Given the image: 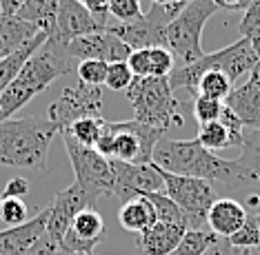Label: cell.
<instances>
[{
  "label": "cell",
  "mask_w": 260,
  "mask_h": 255,
  "mask_svg": "<svg viewBox=\"0 0 260 255\" xmlns=\"http://www.w3.org/2000/svg\"><path fill=\"white\" fill-rule=\"evenodd\" d=\"M60 129L47 118H11L0 122V169L45 171L54 135Z\"/></svg>",
  "instance_id": "1"
},
{
  "label": "cell",
  "mask_w": 260,
  "mask_h": 255,
  "mask_svg": "<svg viewBox=\"0 0 260 255\" xmlns=\"http://www.w3.org/2000/svg\"><path fill=\"white\" fill-rule=\"evenodd\" d=\"M74 69V60L69 58L62 43H56L47 35L45 45L27 60L11 85L0 96V122L11 120L16 111H20L27 102H31L38 93H43L56 78L69 74Z\"/></svg>",
  "instance_id": "2"
},
{
  "label": "cell",
  "mask_w": 260,
  "mask_h": 255,
  "mask_svg": "<svg viewBox=\"0 0 260 255\" xmlns=\"http://www.w3.org/2000/svg\"><path fill=\"white\" fill-rule=\"evenodd\" d=\"M153 164L162 171L185 177H200L207 182H232L236 180V162L222 160L216 153L207 151L200 142L193 140H169L162 138L153 149Z\"/></svg>",
  "instance_id": "3"
},
{
  "label": "cell",
  "mask_w": 260,
  "mask_h": 255,
  "mask_svg": "<svg viewBox=\"0 0 260 255\" xmlns=\"http://www.w3.org/2000/svg\"><path fill=\"white\" fill-rule=\"evenodd\" d=\"M260 56L253 51V47L245 38L236 40L227 45L224 49H218L214 53H205L200 60L191 64H180L169 74V85L171 89H187L189 96L196 98V87L198 80L203 78L207 71H222L232 80L240 78L245 74H251L253 67L258 64Z\"/></svg>",
  "instance_id": "4"
},
{
  "label": "cell",
  "mask_w": 260,
  "mask_h": 255,
  "mask_svg": "<svg viewBox=\"0 0 260 255\" xmlns=\"http://www.w3.org/2000/svg\"><path fill=\"white\" fill-rule=\"evenodd\" d=\"M129 104L134 109V120L162 129L165 133L171 127H182V102L174 96L169 78H134L127 89Z\"/></svg>",
  "instance_id": "5"
},
{
  "label": "cell",
  "mask_w": 260,
  "mask_h": 255,
  "mask_svg": "<svg viewBox=\"0 0 260 255\" xmlns=\"http://www.w3.org/2000/svg\"><path fill=\"white\" fill-rule=\"evenodd\" d=\"M162 138V129L149 127L138 120L107 122L93 149L107 160H118L127 164H149L153 160V149Z\"/></svg>",
  "instance_id": "6"
},
{
  "label": "cell",
  "mask_w": 260,
  "mask_h": 255,
  "mask_svg": "<svg viewBox=\"0 0 260 255\" xmlns=\"http://www.w3.org/2000/svg\"><path fill=\"white\" fill-rule=\"evenodd\" d=\"M218 11L214 0H189L178 11V16L167 25L165 49L176 58V67L191 64L205 56L203 51V29L211 16Z\"/></svg>",
  "instance_id": "7"
},
{
  "label": "cell",
  "mask_w": 260,
  "mask_h": 255,
  "mask_svg": "<svg viewBox=\"0 0 260 255\" xmlns=\"http://www.w3.org/2000/svg\"><path fill=\"white\" fill-rule=\"evenodd\" d=\"M158 167V164H156ZM160 169V167H158ZM162 182H165V195L171 198L180 206V211L187 217L189 231H200L207 224V213L211 204L216 202V187L200 177H185V175H174L160 169Z\"/></svg>",
  "instance_id": "8"
},
{
  "label": "cell",
  "mask_w": 260,
  "mask_h": 255,
  "mask_svg": "<svg viewBox=\"0 0 260 255\" xmlns=\"http://www.w3.org/2000/svg\"><path fill=\"white\" fill-rule=\"evenodd\" d=\"M185 7V5H182ZM180 5H151L147 14L138 16L129 22H109L107 29L116 33L132 51L147 49V47H165L167 25L178 16Z\"/></svg>",
  "instance_id": "9"
},
{
  "label": "cell",
  "mask_w": 260,
  "mask_h": 255,
  "mask_svg": "<svg viewBox=\"0 0 260 255\" xmlns=\"http://www.w3.org/2000/svg\"><path fill=\"white\" fill-rule=\"evenodd\" d=\"M64 140V149L72 160V167L76 171V182L89 189L93 195L103 198V195H114L116 191V173L111 167V160L103 158L91 147H82L76 142L67 131H60Z\"/></svg>",
  "instance_id": "10"
},
{
  "label": "cell",
  "mask_w": 260,
  "mask_h": 255,
  "mask_svg": "<svg viewBox=\"0 0 260 255\" xmlns=\"http://www.w3.org/2000/svg\"><path fill=\"white\" fill-rule=\"evenodd\" d=\"M82 118H103V87H89L82 82L64 87L47 109V120L54 122L60 131Z\"/></svg>",
  "instance_id": "11"
},
{
  "label": "cell",
  "mask_w": 260,
  "mask_h": 255,
  "mask_svg": "<svg viewBox=\"0 0 260 255\" xmlns=\"http://www.w3.org/2000/svg\"><path fill=\"white\" fill-rule=\"evenodd\" d=\"M98 195H93L89 189H85L78 182L69 185L67 189L56 193L54 202L49 204V217H47V235H51V240L60 248V242L67 233V229L72 227L74 217L85 209H93V204L98 202Z\"/></svg>",
  "instance_id": "12"
},
{
  "label": "cell",
  "mask_w": 260,
  "mask_h": 255,
  "mask_svg": "<svg viewBox=\"0 0 260 255\" xmlns=\"http://www.w3.org/2000/svg\"><path fill=\"white\" fill-rule=\"evenodd\" d=\"M69 58L74 62H85V60H100V62H127L132 49L118 38L116 33H111L109 29L96 33H87L80 38H74L64 45Z\"/></svg>",
  "instance_id": "13"
},
{
  "label": "cell",
  "mask_w": 260,
  "mask_h": 255,
  "mask_svg": "<svg viewBox=\"0 0 260 255\" xmlns=\"http://www.w3.org/2000/svg\"><path fill=\"white\" fill-rule=\"evenodd\" d=\"M111 167L116 173V191L114 195L120 202L138 198V195H149V193H162L165 182L160 175V169L153 162L149 164H127L111 160Z\"/></svg>",
  "instance_id": "14"
},
{
  "label": "cell",
  "mask_w": 260,
  "mask_h": 255,
  "mask_svg": "<svg viewBox=\"0 0 260 255\" xmlns=\"http://www.w3.org/2000/svg\"><path fill=\"white\" fill-rule=\"evenodd\" d=\"M103 29H107V25L103 20H98L87 7H82L78 0H60L58 3L54 27L49 29L47 35L51 40H56V43L67 45L74 38L103 31Z\"/></svg>",
  "instance_id": "15"
},
{
  "label": "cell",
  "mask_w": 260,
  "mask_h": 255,
  "mask_svg": "<svg viewBox=\"0 0 260 255\" xmlns=\"http://www.w3.org/2000/svg\"><path fill=\"white\" fill-rule=\"evenodd\" d=\"M105 235V217L96 209H85L74 217L60 242L64 255H93V248Z\"/></svg>",
  "instance_id": "16"
},
{
  "label": "cell",
  "mask_w": 260,
  "mask_h": 255,
  "mask_svg": "<svg viewBox=\"0 0 260 255\" xmlns=\"http://www.w3.org/2000/svg\"><path fill=\"white\" fill-rule=\"evenodd\" d=\"M187 231L189 229L180 227V224L156 222L151 229H147L138 235L134 255H169L180 244Z\"/></svg>",
  "instance_id": "17"
},
{
  "label": "cell",
  "mask_w": 260,
  "mask_h": 255,
  "mask_svg": "<svg viewBox=\"0 0 260 255\" xmlns=\"http://www.w3.org/2000/svg\"><path fill=\"white\" fill-rule=\"evenodd\" d=\"M249 217V211L234 198H220L211 204L207 213V229L220 240H227L238 231Z\"/></svg>",
  "instance_id": "18"
},
{
  "label": "cell",
  "mask_w": 260,
  "mask_h": 255,
  "mask_svg": "<svg viewBox=\"0 0 260 255\" xmlns=\"http://www.w3.org/2000/svg\"><path fill=\"white\" fill-rule=\"evenodd\" d=\"M127 64L134 78H169L176 69V58L165 47H147L129 53Z\"/></svg>",
  "instance_id": "19"
},
{
  "label": "cell",
  "mask_w": 260,
  "mask_h": 255,
  "mask_svg": "<svg viewBox=\"0 0 260 255\" xmlns=\"http://www.w3.org/2000/svg\"><path fill=\"white\" fill-rule=\"evenodd\" d=\"M47 217H49V206L45 211H40L36 217L27 220L25 224L0 231V253L22 255L47 231Z\"/></svg>",
  "instance_id": "20"
},
{
  "label": "cell",
  "mask_w": 260,
  "mask_h": 255,
  "mask_svg": "<svg viewBox=\"0 0 260 255\" xmlns=\"http://www.w3.org/2000/svg\"><path fill=\"white\" fill-rule=\"evenodd\" d=\"M224 106L238 116L245 129H260V87L251 78L245 85L232 89Z\"/></svg>",
  "instance_id": "21"
},
{
  "label": "cell",
  "mask_w": 260,
  "mask_h": 255,
  "mask_svg": "<svg viewBox=\"0 0 260 255\" xmlns=\"http://www.w3.org/2000/svg\"><path fill=\"white\" fill-rule=\"evenodd\" d=\"M236 162V180L260 187V129H245L240 156Z\"/></svg>",
  "instance_id": "22"
},
{
  "label": "cell",
  "mask_w": 260,
  "mask_h": 255,
  "mask_svg": "<svg viewBox=\"0 0 260 255\" xmlns=\"http://www.w3.org/2000/svg\"><path fill=\"white\" fill-rule=\"evenodd\" d=\"M40 29L27 20H20L18 16L0 14V60L16 53L22 45H27L31 38H36Z\"/></svg>",
  "instance_id": "23"
},
{
  "label": "cell",
  "mask_w": 260,
  "mask_h": 255,
  "mask_svg": "<svg viewBox=\"0 0 260 255\" xmlns=\"http://www.w3.org/2000/svg\"><path fill=\"white\" fill-rule=\"evenodd\" d=\"M118 222L125 231L140 235L143 231L151 229L158 222V217L156 211H153V204L145 195H138V198L129 200V202H122L120 211H118Z\"/></svg>",
  "instance_id": "24"
},
{
  "label": "cell",
  "mask_w": 260,
  "mask_h": 255,
  "mask_svg": "<svg viewBox=\"0 0 260 255\" xmlns=\"http://www.w3.org/2000/svg\"><path fill=\"white\" fill-rule=\"evenodd\" d=\"M45 40H47V33H45V31H40L36 38H31L27 45H22L16 53H11L9 58L0 60V96H3L5 89H7L11 82L18 78V74L22 71V67L27 64V60L40 49V47L45 45Z\"/></svg>",
  "instance_id": "25"
},
{
  "label": "cell",
  "mask_w": 260,
  "mask_h": 255,
  "mask_svg": "<svg viewBox=\"0 0 260 255\" xmlns=\"http://www.w3.org/2000/svg\"><path fill=\"white\" fill-rule=\"evenodd\" d=\"M58 3H60V0H25L16 16H18L20 20H27V22H31V25H36L40 31L49 33V29L54 27V20H56Z\"/></svg>",
  "instance_id": "26"
},
{
  "label": "cell",
  "mask_w": 260,
  "mask_h": 255,
  "mask_svg": "<svg viewBox=\"0 0 260 255\" xmlns=\"http://www.w3.org/2000/svg\"><path fill=\"white\" fill-rule=\"evenodd\" d=\"M234 89V80L229 76H224L222 71H207L203 78L198 80L196 87V96H205L211 100H218V102H224L229 98Z\"/></svg>",
  "instance_id": "27"
},
{
  "label": "cell",
  "mask_w": 260,
  "mask_h": 255,
  "mask_svg": "<svg viewBox=\"0 0 260 255\" xmlns=\"http://www.w3.org/2000/svg\"><path fill=\"white\" fill-rule=\"evenodd\" d=\"M218 238L211 233L209 229L200 231H187L185 238L180 240V244L174 248L169 255H207L211 248L216 246Z\"/></svg>",
  "instance_id": "28"
},
{
  "label": "cell",
  "mask_w": 260,
  "mask_h": 255,
  "mask_svg": "<svg viewBox=\"0 0 260 255\" xmlns=\"http://www.w3.org/2000/svg\"><path fill=\"white\" fill-rule=\"evenodd\" d=\"M105 127H107V120L103 118H82V120L74 122L72 127L62 129V131H67L76 142H80L82 147H96V142L100 140V135H103Z\"/></svg>",
  "instance_id": "29"
},
{
  "label": "cell",
  "mask_w": 260,
  "mask_h": 255,
  "mask_svg": "<svg viewBox=\"0 0 260 255\" xmlns=\"http://www.w3.org/2000/svg\"><path fill=\"white\" fill-rule=\"evenodd\" d=\"M196 140L205 147L207 151H220V149H229L234 147L232 135L222 127L220 122H209V124H198V135Z\"/></svg>",
  "instance_id": "30"
},
{
  "label": "cell",
  "mask_w": 260,
  "mask_h": 255,
  "mask_svg": "<svg viewBox=\"0 0 260 255\" xmlns=\"http://www.w3.org/2000/svg\"><path fill=\"white\" fill-rule=\"evenodd\" d=\"M147 200L153 204V211H156V217L158 222H167V224H180V227H187V217L185 213L180 211V206L174 202L171 198H167L165 193H149L145 195Z\"/></svg>",
  "instance_id": "31"
},
{
  "label": "cell",
  "mask_w": 260,
  "mask_h": 255,
  "mask_svg": "<svg viewBox=\"0 0 260 255\" xmlns=\"http://www.w3.org/2000/svg\"><path fill=\"white\" fill-rule=\"evenodd\" d=\"M240 33L242 38L247 40L253 51L260 56V0H253V3L247 5V9L242 11L240 18Z\"/></svg>",
  "instance_id": "32"
},
{
  "label": "cell",
  "mask_w": 260,
  "mask_h": 255,
  "mask_svg": "<svg viewBox=\"0 0 260 255\" xmlns=\"http://www.w3.org/2000/svg\"><path fill=\"white\" fill-rule=\"evenodd\" d=\"M229 246L238 248V251H247L251 253V248H258L260 244V235H258V224H256V215L249 213V217H247V222L242 224V227L236 231L232 238H227Z\"/></svg>",
  "instance_id": "33"
},
{
  "label": "cell",
  "mask_w": 260,
  "mask_h": 255,
  "mask_svg": "<svg viewBox=\"0 0 260 255\" xmlns=\"http://www.w3.org/2000/svg\"><path fill=\"white\" fill-rule=\"evenodd\" d=\"M27 215H29V206L25 204V200H20V198L0 200V220L7 224V229L25 224Z\"/></svg>",
  "instance_id": "34"
},
{
  "label": "cell",
  "mask_w": 260,
  "mask_h": 255,
  "mask_svg": "<svg viewBox=\"0 0 260 255\" xmlns=\"http://www.w3.org/2000/svg\"><path fill=\"white\" fill-rule=\"evenodd\" d=\"M76 74H78V80L82 85L103 87L105 80H107V62H100V60L78 62L76 64Z\"/></svg>",
  "instance_id": "35"
},
{
  "label": "cell",
  "mask_w": 260,
  "mask_h": 255,
  "mask_svg": "<svg viewBox=\"0 0 260 255\" xmlns=\"http://www.w3.org/2000/svg\"><path fill=\"white\" fill-rule=\"evenodd\" d=\"M222 109H224V102H218V100H211V98H205V96L193 98V118H196L198 124L218 122L220 120Z\"/></svg>",
  "instance_id": "36"
},
{
  "label": "cell",
  "mask_w": 260,
  "mask_h": 255,
  "mask_svg": "<svg viewBox=\"0 0 260 255\" xmlns=\"http://www.w3.org/2000/svg\"><path fill=\"white\" fill-rule=\"evenodd\" d=\"M134 82V74L127 62H111L107 64V85L111 91H127L129 85Z\"/></svg>",
  "instance_id": "37"
},
{
  "label": "cell",
  "mask_w": 260,
  "mask_h": 255,
  "mask_svg": "<svg viewBox=\"0 0 260 255\" xmlns=\"http://www.w3.org/2000/svg\"><path fill=\"white\" fill-rule=\"evenodd\" d=\"M109 14L116 18L118 22H129L143 16L140 9V0H109Z\"/></svg>",
  "instance_id": "38"
},
{
  "label": "cell",
  "mask_w": 260,
  "mask_h": 255,
  "mask_svg": "<svg viewBox=\"0 0 260 255\" xmlns=\"http://www.w3.org/2000/svg\"><path fill=\"white\" fill-rule=\"evenodd\" d=\"M218 122H220L222 127L229 131L234 147H240L242 144V133H245V127H242V122L238 120V116H236L234 111L229 109V106H224L222 114H220V120H218Z\"/></svg>",
  "instance_id": "39"
},
{
  "label": "cell",
  "mask_w": 260,
  "mask_h": 255,
  "mask_svg": "<svg viewBox=\"0 0 260 255\" xmlns=\"http://www.w3.org/2000/svg\"><path fill=\"white\" fill-rule=\"evenodd\" d=\"M58 251H60L58 244L51 240V235H47V231H45V233L40 235V238L34 242L22 255H58Z\"/></svg>",
  "instance_id": "40"
},
{
  "label": "cell",
  "mask_w": 260,
  "mask_h": 255,
  "mask_svg": "<svg viewBox=\"0 0 260 255\" xmlns=\"http://www.w3.org/2000/svg\"><path fill=\"white\" fill-rule=\"evenodd\" d=\"M29 193V182L25 180V177H11V180L5 185L3 193H0V200H7V198H25V195Z\"/></svg>",
  "instance_id": "41"
},
{
  "label": "cell",
  "mask_w": 260,
  "mask_h": 255,
  "mask_svg": "<svg viewBox=\"0 0 260 255\" xmlns=\"http://www.w3.org/2000/svg\"><path fill=\"white\" fill-rule=\"evenodd\" d=\"M78 3L82 5V7H87L91 11L93 16L98 18V20H103L105 25H109V18H107V14H109V0H78Z\"/></svg>",
  "instance_id": "42"
},
{
  "label": "cell",
  "mask_w": 260,
  "mask_h": 255,
  "mask_svg": "<svg viewBox=\"0 0 260 255\" xmlns=\"http://www.w3.org/2000/svg\"><path fill=\"white\" fill-rule=\"evenodd\" d=\"M214 5L218 9H227V11H236V9H247L249 0H214Z\"/></svg>",
  "instance_id": "43"
},
{
  "label": "cell",
  "mask_w": 260,
  "mask_h": 255,
  "mask_svg": "<svg viewBox=\"0 0 260 255\" xmlns=\"http://www.w3.org/2000/svg\"><path fill=\"white\" fill-rule=\"evenodd\" d=\"M25 0H0V14H7V16H16L18 9L22 7Z\"/></svg>",
  "instance_id": "44"
},
{
  "label": "cell",
  "mask_w": 260,
  "mask_h": 255,
  "mask_svg": "<svg viewBox=\"0 0 260 255\" xmlns=\"http://www.w3.org/2000/svg\"><path fill=\"white\" fill-rule=\"evenodd\" d=\"M245 204H247L245 209H249V211L253 213V209H256V206L260 204V198H258L256 193H253V195H249V198H247V202H245Z\"/></svg>",
  "instance_id": "45"
},
{
  "label": "cell",
  "mask_w": 260,
  "mask_h": 255,
  "mask_svg": "<svg viewBox=\"0 0 260 255\" xmlns=\"http://www.w3.org/2000/svg\"><path fill=\"white\" fill-rule=\"evenodd\" d=\"M251 80L256 82V85L260 87V60H258V64L253 67V71H251Z\"/></svg>",
  "instance_id": "46"
},
{
  "label": "cell",
  "mask_w": 260,
  "mask_h": 255,
  "mask_svg": "<svg viewBox=\"0 0 260 255\" xmlns=\"http://www.w3.org/2000/svg\"><path fill=\"white\" fill-rule=\"evenodd\" d=\"M256 224H258V235H260V213L256 215ZM258 251H260V244H258Z\"/></svg>",
  "instance_id": "47"
},
{
  "label": "cell",
  "mask_w": 260,
  "mask_h": 255,
  "mask_svg": "<svg viewBox=\"0 0 260 255\" xmlns=\"http://www.w3.org/2000/svg\"><path fill=\"white\" fill-rule=\"evenodd\" d=\"M249 3H253V0H249Z\"/></svg>",
  "instance_id": "48"
},
{
  "label": "cell",
  "mask_w": 260,
  "mask_h": 255,
  "mask_svg": "<svg viewBox=\"0 0 260 255\" xmlns=\"http://www.w3.org/2000/svg\"><path fill=\"white\" fill-rule=\"evenodd\" d=\"M0 255H3V253H0Z\"/></svg>",
  "instance_id": "49"
}]
</instances>
